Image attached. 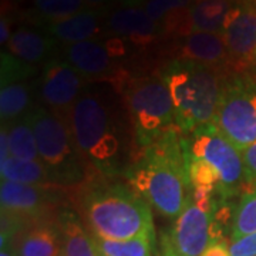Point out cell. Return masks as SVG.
Segmentation results:
<instances>
[{
    "mask_svg": "<svg viewBox=\"0 0 256 256\" xmlns=\"http://www.w3.org/2000/svg\"><path fill=\"white\" fill-rule=\"evenodd\" d=\"M66 122L86 164L104 176L126 174L134 162L130 130L112 94L84 86Z\"/></svg>",
    "mask_w": 256,
    "mask_h": 256,
    "instance_id": "obj_1",
    "label": "cell"
},
{
    "mask_svg": "<svg viewBox=\"0 0 256 256\" xmlns=\"http://www.w3.org/2000/svg\"><path fill=\"white\" fill-rule=\"evenodd\" d=\"M128 185L151 208L176 220L192 198L190 181V138L175 127L166 131L126 171Z\"/></svg>",
    "mask_w": 256,
    "mask_h": 256,
    "instance_id": "obj_2",
    "label": "cell"
},
{
    "mask_svg": "<svg viewBox=\"0 0 256 256\" xmlns=\"http://www.w3.org/2000/svg\"><path fill=\"white\" fill-rule=\"evenodd\" d=\"M82 212L92 235L131 239L156 235L150 204L126 184H98L82 195Z\"/></svg>",
    "mask_w": 256,
    "mask_h": 256,
    "instance_id": "obj_3",
    "label": "cell"
},
{
    "mask_svg": "<svg viewBox=\"0 0 256 256\" xmlns=\"http://www.w3.org/2000/svg\"><path fill=\"white\" fill-rule=\"evenodd\" d=\"M160 77L170 92L181 132L190 136L214 122L222 82L216 68L175 57L162 66Z\"/></svg>",
    "mask_w": 256,
    "mask_h": 256,
    "instance_id": "obj_4",
    "label": "cell"
},
{
    "mask_svg": "<svg viewBox=\"0 0 256 256\" xmlns=\"http://www.w3.org/2000/svg\"><path fill=\"white\" fill-rule=\"evenodd\" d=\"M28 120L36 136L40 161L56 186L84 182L87 164L77 150L66 120L43 106H34L28 112Z\"/></svg>",
    "mask_w": 256,
    "mask_h": 256,
    "instance_id": "obj_5",
    "label": "cell"
},
{
    "mask_svg": "<svg viewBox=\"0 0 256 256\" xmlns=\"http://www.w3.org/2000/svg\"><path fill=\"white\" fill-rule=\"evenodd\" d=\"M124 98L140 150L154 144L166 131L176 127L172 100L160 74L126 82Z\"/></svg>",
    "mask_w": 256,
    "mask_h": 256,
    "instance_id": "obj_6",
    "label": "cell"
},
{
    "mask_svg": "<svg viewBox=\"0 0 256 256\" xmlns=\"http://www.w3.org/2000/svg\"><path fill=\"white\" fill-rule=\"evenodd\" d=\"M214 124L244 152L256 141V77L235 73L222 78Z\"/></svg>",
    "mask_w": 256,
    "mask_h": 256,
    "instance_id": "obj_7",
    "label": "cell"
},
{
    "mask_svg": "<svg viewBox=\"0 0 256 256\" xmlns=\"http://www.w3.org/2000/svg\"><path fill=\"white\" fill-rule=\"evenodd\" d=\"M192 156L204 160L220 178L216 201L226 202L245 185L244 156L229 140L222 136L218 127L210 122L198 128L190 138Z\"/></svg>",
    "mask_w": 256,
    "mask_h": 256,
    "instance_id": "obj_8",
    "label": "cell"
},
{
    "mask_svg": "<svg viewBox=\"0 0 256 256\" xmlns=\"http://www.w3.org/2000/svg\"><path fill=\"white\" fill-rule=\"evenodd\" d=\"M214 240V210L190 200L172 226L162 235V256H201Z\"/></svg>",
    "mask_w": 256,
    "mask_h": 256,
    "instance_id": "obj_9",
    "label": "cell"
},
{
    "mask_svg": "<svg viewBox=\"0 0 256 256\" xmlns=\"http://www.w3.org/2000/svg\"><path fill=\"white\" fill-rule=\"evenodd\" d=\"M84 88V77L64 58L53 57L40 72L38 94L56 116L67 118Z\"/></svg>",
    "mask_w": 256,
    "mask_h": 256,
    "instance_id": "obj_10",
    "label": "cell"
},
{
    "mask_svg": "<svg viewBox=\"0 0 256 256\" xmlns=\"http://www.w3.org/2000/svg\"><path fill=\"white\" fill-rule=\"evenodd\" d=\"M222 37L228 48L229 64L236 73H245L256 62V4L254 2L238 0L226 18Z\"/></svg>",
    "mask_w": 256,
    "mask_h": 256,
    "instance_id": "obj_11",
    "label": "cell"
},
{
    "mask_svg": "<svg viewBox=\"0 0 256 256\" xmlns=\"http://www.w3.org/2000/svg\"><path fill=\"white\" fill-rule=\"evenodd\" d=\"M121 54L122 50L114 46V43L97 38L66 44L63 48L64 60L88 80L108 78L117 74L116 60Z\"/></svg>",
    "mask_w": 256,
    "mask_h": 256,
    "instance_id": "obj_12",
    "label": "cell"
},
{
    "mask_svg": "<svg viewBox=\"0 0 256 256\" xmlns=\"http://www.w3.org/2000/svg\"><path fill=\"white\" fill-rule=\"evenodd\" d=\"M106 26L120 40H126L140 48L152 46L161 38L160 24L150 18L142 8L137 6H122L111 12Z\"/></svg>",
    "mask_w": 256,
    "mask_h": 256,
    "instance_id": "obj_13",
    "label": "cell"
},
{
    "mask_svg": "<svg viewBox=\"0 0 256 256\" xmlns=\"http://www.w3.org/2000/svg\"><path fill=\"white\" fill-rule=\"evenodd\" d=\"M52 202V194L44 186L2 181L0 204L3 212L24 218H37Z\"/></svg>",
    "mask_w": 256,
    "mask_h": 256,
    "instance_id": "obj_14",
    "label": "cell"
},
{
    "mask_svg": "<svg viewBox=\"0 0 256 256\" xmlns=\"http://www.w3.org/2000/svg\"><path fill=\"white\" fill-rule=\"evenodd\" d=\"M102 30V14L98 9H86L70 18L47 23L46 32L66 44L97 38Z\"/></svg>",
    "mask_w": 256,
    "mask_h": 256,
    "instance_id": "obj_15",
    "label": "cell"
},
{
    "mask_svg": "<svg viewBox=\"0 0 256 256\" xmlns=\"http://www.w3.org/2000/svg\"><path fill=\"white\" fill-rule=\"evenodd\" d=\"M57 40L48 33H42L33 28L20 26L10 37L6 44L10 54L28 64L47 63L54 52Z\"/></svg>",
    "mask_w": 256,
    "mask_h": 256,
    "instance_id": "obj_16",
    "label": "cell"
},
{
    "mask_svg": "<svg viewBox=\"0 0 256 256\" xmlns=\"http://www.w3.org/2000/svg\"><path fill=\"white\" fill-rule=\"evenodd\" d=\"M180 58L194 60L210 67H220L229 63V54L225 40L218 33H192L184 37L178 46Z\"/></svg>",
    "mask_w": 256,
    "mask_h": 256,
    "instance_id": "obj_17",
    "label": "cell"
},
{
    "mask_svg": "<svg viewBox=\"0 0 256 256\" xmlns=\"http://www.w3.org/2000/svg\"><path fill=\"white\" fill-rule=\"evenodd\" d=\"M57 232L64 256H98L92 235H88L73 210L63 208L57 216Z\"/></svg>",
    "mask_w": 256,
    "mask_h": 256,
    "instance_id": "obj_18",
    "label": "cell"
},
{
    "mask_svg": "<svg viewBox=\"0 0 256 256\" xmlns=\"http://www.w3.org/2000/svg\"><path fill=\"white\" fill-rule=\"evenodd\" d=\"M238 0H201L190 6L192 33H218L222 34L230 10Z\"/></svg>",
    "mask_w": 256,
    "mask_h": 256,
    "instance_id": "obj_19",
    "label": "cell"
},
{
    "mask_svg": "<svg viewBox=\"0 0 256 256\" xmlns=\"http://www.w3.org/2000/svg\"><path fill=\"white\" fill-rule=\"evenodd\" d=\"M18 256H58L62 252L57 229L36 225L20 232L13 240Z\"/></svg>",
    "mask_w": 256,
    "mask_h": 256,
    "instance_id": "obj_20",
    "label": "cell"
},
{
    "mask_svg": "<svg viewBox=\"0 0 256 256\" xmlns=\"http://www.w3.org/2000/svg\"><path fill=\"white\" fill-rule=\"evenodd\" d=\"M28 80L2 84L0 87V116L2 124H10L20 118H24L32 106V88Z\"/></svg>",
    "mask_w": 256,
    "mask_h": 256,
    "instance_id": "obj_21",
    "label": "cell"
},
{
    "mask_svg": "<svg viewBox=\"0 0 256 256\" xmlns=\"http://www.w3.org/2000/svg\"><path fill=\"white\" fill-rule=\"evenodd\" d=\"M0 176L2 181H12L44 188L56 186L42 161H22L14 156H10L6 161L0 162Z\"/></svg>",
    "mask_w": 256,
    "mask_h": 256,
    "instance_id": "obj_22",
    "label": "cell"
},
{
    "mask_svg": "<svg viewBox=\"0 0 256 256\" xmlns=\"http://www.w3.org/2000/svg\"><path fill=\"white\" fill-rule=\"evenodd\" d=\"M8 130L10 156L22 161H40L34 131L28 120V114L10 124H3Z\"/></svg>",
    "mask_w": 256,
    "mask_h": 256,
    "instance_id": "obj_23",
    "label": "cell"
},
{
    "mask_svg": "<svg viewBox=\"0 0 256 256\" xmlns=\"http://www.w3.org/2000/svg\"><path fill=\"white\" fill-rule=\"evenodd\" d=\"M256 232V181L246 185L239 198L236 208L232 212L230 240Z\"/></svg>",
    "mask_w": 256,
    "mask_h": 256,
    "instance_id": "obj_24",
    "label": "cell"
},
{
    "mask_svg": "<svg viewBox=\"0 0 256 256\" xmlns=\"http://www.w3.org/2000/svg\"><path fill=\"white\" fill-rule=\"evenodd\" d=\"M98 256H152V245L156 235H141L137 238L102 239L94 236Z\"/></svg>",
    "mask_w": 256,
    "mask_h": 256,
    "instance_id": "obj_25",
    "label": "cell"
},
{
    "mask_svg": "<svg viewBox=\"0 0 256 256\" xmlns=\"http://www.w3.org/2000/svg\"><path fill=\"white\" fill-rule=\"evenodd\" d=\"M37 14L47 23L58 22L88 9L84 0H33Z\"/></svg>",
    "mask_w": 256,
    "mask_h": 256,
    "instance_id": "obj_26",
    "label": "cell"
},
{
    "mask_svg": "<svg viewBox=\"0 0 256 256\" xmlns=\"http://www.w3.org/2000/svg\"><path fill=\"white\" fill-rule=\"evenodd\" d=\"M34 70V66L18 60L10 53L2 52V84L28 80Z\"/></svg>",
    "mask_w": 256,
    "mask_h": 256,
    "instance_id": "obj_27",
    "label": "cell"
},
{
    "mask_svg": "<svg viewBox=\"0 0 256 256\" xmlns=\"http://www.w3.org/2000/svg\"><path fill=\"white\" fill-rule=\"evenodd\" d=\"M191 3L188 0H146L141 6L144 12L156 23H161L166 16L174 13L175 10L185 9Z\"/></svg>",
    "mask_w": 256,
    "mask_h": 256,
    "instance_id": "obj_28",
    "label": "cell"
},
{
    "mask_svg": "<svg viewBox=\"0 0 256 256\" xmlns=\"http://www.w3.org/2000/svg\"><path fill=\"white\" fill-rule=\"evenodd\" d=\"M230 256H256V232L229 242Z\"/></svg>",
    "mask_w": 256,
    "mask_h": 256,
    "instance_id": "obj_29",
    "label": "cell"
},
{
    "mask_svg": "<svg viewBox=\"0 0 256 256\" xmlns=\"http://www.w3.org/2000/svg\"><path fill=\"white\" fill-rule=\"evenodd\" d=\"M245 165V185L256 181V141L242 152Z\"/></svg>",
    "mask_w": 256,
    "mask_h": 256,
    "instance_id": "obj_30",
    "label": "cell"
},
{
    "mask_svg": "<svg viewBox=\"0 0 256 256\" xmlns=\"http://www.w3.org/2000/svg\"><path fill=\"white\" fill-rule=\"evenodd\" d=\"M201 256H230L229 244H226V240L224 239H215L208 245Z\"/></svg>",
    "mask_w": 256,
    "mask_h": 256,
    "instance_id": "obj_31",
    "label": "cell"
},
{
    "mask_svg": "<svg viewBox=\"0 0 256 256\" xmlns=\"http://www.w3.org/2000/svg\"><path fill=\"white\" fill-rule=\"evenodd\" d=\"M12 34H13V32H12V20H10L8 14L3 13L2 18H0V44L2 46L8 44Z\"/></svg>",
    "mask_w": 256,
    "mask_h": 256,
    "instance_id": "obj_32",
    "label": "cell"
},
{
    "mask_svg": "<svg viewBox=\"0 0 256 256\" xmlns=\"http://www.w3.org/2000/svg\"><path fill=\"white\" fill-rule=\"evenodd\" d=\"M10 146L9 137H8V130L2 124V131H0V162L6 161L10 158Z\"/></svg>",
    "mask_w": 256,
    "mask_h": 256,
    "instance_id": "obj_33",
    "label": "cell"
},
{
    "mask_svg": "<svg viewBox=\"0 0 256 256\" xmlns=\"http://www.w3.org/2000/svg\"><path fill=\"white\" fill-rule=\"evenodd\" d=\"M84 2H86L87 8H90V9H98V10H100L101 8L107 6V4L110 3L111 0H84Z\"/></svg>",
    "mask_w": 256,
    "mask_h": 256,
    "instance_id": "obj_34",
    "label": "cell"
},
{
    "mask_svg": "<svg viewBox=\"0 0 256 256\" xmlns=\"http://www.w3.org/2000/svg\"><path fill=\"white\" fill-rule=\"evenodd\" d=\"M0 256H18V254H16L13 245H9V246L3 248V249L0 250Z\"/></svg>",
    "mask_w": 256,
    "mask_h": 256,
    "instance_id": "obj_35",
    "label": "cell"
},
{
    "mask_svg": "<svg viewBox=\"0 0 256 256\" xmlns=\"http://www.w3.org/2000/svg\"><path fill=\"white\" fill-rule=\"evenodd\" d=\"M141 0H122V4L124 6H137V8H140L138 6V3H140ZM146 0H142V3H144Z\"/></svg>",
    "mask_w": 256,
    "mask_h": 256,
    "instance_id": "obj_36",
    "label": "cell"
},
{
    "mask_svg": "<svg viewBox=\"0 0 256 256\" xmlns=\"http://www.w3.org/2000/svg\"><path fill=\"white\" fill-rule=\"evenodd\" d=\"M188 2H190V3H198V2H201V0H188Z\"/></svg>",
    "mask_w": 256,
    "mask_h": 256,
    "instance_id": "obj_37",
    "label": "cell"
},
{
    "mask_svg": "<svg viewBox=\"0 0 256 256\" xmlns=\"http://www.w3.org/2000/svg\"><path fill=\"white\" fill-rule=\"evenodd\" d=\"M58 256H64V255H63V252H60V255H58Z\"/></svg>",
    "mask_w": 256,
    "mask_h": 256,
    "instance_id": "obj_38",
    "label": "cell"
},
{
    "mask_svg": "<svg viewBox=\"0 0 256 256\" xmlns=\"http://www.w3.org/2000/svg\"><path fill=\"white\" fill-rule=\"evenodd\" d=\"M255 64H256V62H255Z\"/></svg>",
    "mask_w": 256,
    "mask_h": 256,
    "instance_id": "obj_39",
    "label": "cell"
}]
</instances>
